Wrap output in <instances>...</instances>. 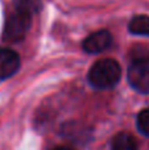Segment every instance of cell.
Instances as JSON below:
<instances>
[{
  "label": "cell",
  "mask_w": 149,
  "mask_h": 150,
  "mask_svg": "<svg viewBox=\"0 0 149 150\" xmlns=\"http://www.w3.org/2000/svg\"><path fill=\"white\" fill-rule=\"evenodd\" d=\"M120 78L121 67L118 61L112 58H103L96 61L87 73V80L90 86L99 91L114 88L120 82Z\"/></svg>",
  "instance_id": "cell-1"
},
{
  "label": "cell",
  "mask_w": 149,
  "mask_h": 150,
  "mask_svg": "<svg viewBox=\"0 0 149 150\" xmlns=\"http://www.w3.org/2000/svg\"><path fill=\"white\" fill-rule=\"evenodd\" d=\"M33 15L23 11L13 9V12L7 17L3 30V40L7 42L17 44L21 42L29 33L32 26Z\"/></svg>",
  "instance_id": "cell-2"
},
{
  "label": "cell",
  "mask_w": 149,
  "mask_h": 150,
  "mask_svg": "<svg viewBox=\"0 0 149 150\" xmlns=\"http://www.w3.org/2000/svg\"><path fill=\"white\" fill-rule=\"evenodd\" d=\"M127 80L132 90L141 95H149V58L132 61L127 71Z\"/></svg>",
  "instance_id": "cell-3"
},
{
  "label": "cell",
  "mask_w": 149,
  "mask_h": 150,
  "mask_svg": "<svg viewBox=\"0 0 149 150\" xmlns=\"http://www.w3.org/2000/svg\"><path fill=\"white\" fill-rule=\"evenodd\" d=\"M114 44V37L110 30L100 29L89 34L82 42V49L87 54H99L108 50Z\"/></svg>",
  "instance_id": "cell-4"
},
{
  "label": "cell",
  "mask_w": 149,
  "mask_h": 150,
  "mask_svg": "<svg viewBox=\"0 0 149 150\" xmlns=\"http://www.w3.org/2000/svg\"><path fill=\"white\" fill-rule=\"evenodd\" d=\"M21 59L17 52L9 47H0V80L12 78L18 71Z\"/></svg>",
  "instance_id": "cell-5"
},
{
  "label": "cell",
  "mask_w": 149,
  "mask_h": 150,
  "mask_svg": "<svg viewBox=\"0 0 149 150\" xmlns=\"http://www.w3.org/2000/svg\"><path fill=\"white\" fill-rule=\"evenodd\" d=\"M128 32L131 34H135V36L149 37V16H133L128 23Z\"/></svg>",
  "instance_id": "cell-6"
},
{
  "label": "cell",
  "mask_w": 149,
  "mask_h": 150,
  "mask_svg": "<svg viewBox=\"0 0 149 150\" xmlns=\"http://www.w3.org/2000/svg\"><path fill=\"white\" fill-rule=\"evenodd\" d=\"M111 150H137V142L132 134L120 132L112 137Z\"/></svg>",
  "instance_id": "cell-7"
},
{
  "label": "cell",
  "mask_w": 149,
  "mask_h": 150,
  "mask_svg": "<svg viewBox=\"0 0 149 150\" xmlns=\"http://www.w3.org/2000/svg\"><path fill=\"white\" fill-rule=\"evenodd\" d=\"M13 8L34 16L41 11L42 1L41 0H13Z\"/></svg>",
  "instance_id": "cell-8"
},
{
  "label": "cell",
  "mask_w": 149,
  "mask_h": 150,
  "mask_svg": "<svg viewBox=\"0 0 149 150\" xmlns=\"http://www.w3.org/2000/svg\"><path fill=\"white\" fill-rule=\"evenodd\" d=\"M136 127L143 136L149 138V108H145L137 115Z\"/></svg>",
  "instance_id": "cell-9"
},
{
  "label": "cell",
  "mask_w": 149,
  "mask_h": 150,
  "mask_svg": "<svg viewBox=\"0 0 149 150\" xmlns=\"http://www.w3.org/2000/svg\"><path fill=\"white\" fill-rule=\"evenodd\" d=\"M52 150H74V149L69 148V146H57V148H54V149H52Z\"/></svg>",
  "instance_id": "cell-10"
}]
</instances>
